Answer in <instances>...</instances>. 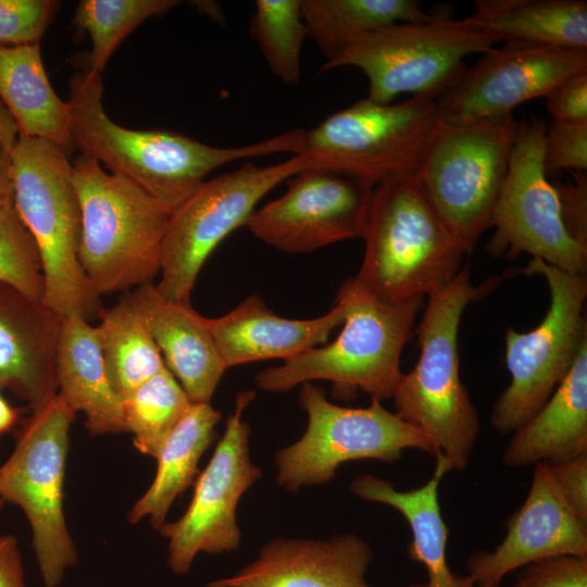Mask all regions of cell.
<instances>
[{
    "label": "cell",
    "mask_w": 587,
    "mask_h": 587,
    "mask_svg": "<svg viewBox=\"0 0 587 587\" xmlns=\"http://www.w3.org/2000/svg\"><path fill=\"white\" fill-rule=\"evenodd\" d=\"M75 416L58 394L33 407L13 452L0 467V497L25 513L46 587L59 586L78 560L63 511L68 433Z\"/></svg>",
    "instance_id": "cell-9"
},
{
    "label": "cell",
    "mask_w": 587,
    "mask_h": 587,
    "mask_svg": "<svg viewBox=\"0 0 587 587\" xmlns=\"http://www.w3.org/2000/svg\"><path fill=\"white\" fill-rule=\"evenodd\" d=\"M546 173L560 170L586 172L587 122H555L546 127L544 137Z\"/></svg>",
    "instance_id": "cell-36"
},
{
    "label": "cell",
    "mask_w": 587,
    "mask_h": 587,
    "mask_svg": "<svg viewBox=\"0 0 587 587\" xmlns=\"http://www.w3.org/2000/svg\"><path fill=\"white\" fill-rule=\"evenodd\" d=\"M57 394L86 416L91 435L126 432L122 401L105 371L97 326L78 315L62 319L55 362Z\"/></svg>",
    "instance_id": "cell-25"
},
{
    "label": "cell",
    "mask_w": 587,
    "mask_h": 587,
    "mask_svg": "<svg viewBox=\"0 0 587 587\" xmlns=\"http://www.w3.org/2000/svg\"><path fill=\"white\" fill-rule=\"evenodd\" d=\"M220 420L221 413L210 402L190 405L160 448L154 479L130 509L129 523L148 517L150 525L159 530L176 497L195 480L198 463L212 444Z\"/></svg>",
    "instance_id": "cell-28"
},
{
    "label": "cell",
    "mask_w": 587,
    "mask_h": 587,
    "mask_svg": "<svg viewBox=\"0 0 587 587\" xmlns=\"http://www.w3.org/2000/svg\"><path fill=\"white\" fill-rule=\"evenodd\" d=\"M346 309L335 307L322 316L295 320L275 314L258 295H251L220 317L207 319L226 369L267 359H291L323 345L342 325Z\"/></svg>",
    "instance_id": "cell-22"
},
{
    "label": "cell",
    "mask_w": 587,
    "mask_h": 587,
    "mask_svg": "<svg viewBox=\"0 0 587 587\" xmlns=\"http://www.w3.org/2000/svg\"><path fill=\"white\" fill-rule=\"evenodd\" d=\"M527 275L539 274L548 285L550 305L536 328L507 330L505 365L509 386L496 400L490 423L501 435L524 425L548 401L587 341L585 301L587 276L532 259Z\"/></svg>",
    "instance_id": "cell-10"
},
{
    "label": "cell",
    "mask_w": 587,
    "mask_h": 587,
    "mask_svg": "<svg viewBox=\"0 0 587 587\" xmlns=\"http://www.w3.org/2000/svg\"><path fill=\"white\" fill-rule=\"evenodd\" d=\"M11 203H13L11 153L0 141V205Z\"/></svg>",
    "instance_id": "cell-42"
},
{
    "label": "cell",
    "mask_w": 587,
    "mask_h": 587,
    "mask_svg": "<svg viewBox=\"0 0 587 587\" xmlns=\"http://www.w3.org/2000/svg\"><path fill=\"white\" fill-rule=\"evenodd\" d=\"M372 558L367 542L355 535L277 538L239 573L204 587H372L365 579Z\"/></svg>",
    "instance_id": "cell-19"
},
{
    "label": "cell",
    "mask_w": 587,
    "mask_h": 587,
    "mask_svg": "<svg viewBox=\"0 0 587 587\" xmlns=\"http://www.w3.org/2000/svg\"><path fill=\"white\" fill-rule=\"evenodd\" d=\"M0 282L42 301L45 280L40 254L13 203L0 205Z\"/></svg>",
    "instance_id": "cell-34"
},
{
    "label": "cell",
    "mask_w": 587,
    "mask_h": 587,
    "mask_svg": "<svg viewBox=\"0 0 587 587\" xmlns=\"http://www.w3.org/2000/svg\"><path fill=\"white\" fill-rule=\"evenodd\" d=\"M572 554L587 557V522L562 496L547 463L535 464L529 491L507 522V534L492 551L469 555L475 587H499L512 571L532 562Z\"/></svg>",
    "instance_id": "cell-18"
},
{
    "label": "cell",
    "mask_w": 587,
    "mask_h": 587,
    "mask_svg": "<svg viewBox=\"0 0 587 587\" xmlns=\"http://www.w3.org/2000/svg\"><path fill=\"white\" fill-rule=\"evenodd\" d=\"M435 460L430 478L421 487L398 490L386 479L363 474L352 479L350 490L364 500L395 508L407 520L412 533L408 555L421 563L427 575L425 583H413L408 587H475L472 576L452 572L447 561L448 527L441 514L438 490L452 467L440 454Z\"/></svg>",
    "instance_id": "cell-24"
},
{
    "label": "cell",
    "mask_w": 587,
    "mask_h": 587,
    "mask_svg": "<svg viewBox=\"0 0 587 587\" xmlns=\"http://www.w3.org/2000/svg\"><path fill=\"white\" fill-rule=\"evenodd\" d=\"M575 183L554 184L565 227L578 242L587 246V175L570 172Z\"/></svg>",
    "instance_id": "cell-39"
},
{
    "label": "cell",
    "mask_w": 587,
    "mask_h": 587,
    "mask_svg": "<svg viewBox=\"0 0 587 587\" xmlns=\"http://www.w3.org/2000/svg\"><path fill=\"white\" fill-rule=\"evenodd\" d=\"M140 312L168 371L192 403L210 402L227 370L216 349L208 317L190 302L163 298L154 285L127 294Z\"/></svg>",
    "instance_id": "cell-21"
},
{
    "label": "cell",
    "mask_w": 587,
    "mask_h": 587,
    "mask_svg": "<svg viewBox=\"0 0 587 587\" xmlns=\"http://www.w3.org/2000/svg\"><path fill=\"white\" fill-rule=\"evenodd\" d=\"M516 129L513 115L440 123L413 171L422 193L466 254L491 228Z\"/></svg>",
    "instance_id": "cell-7"
},
{
    "label": "cell",
    "mask_w": 587,
    "mask_h": 587,
    "mask_svg": "<svg viewBox=\"0 0 587 587\" xmlns=\"http://www.w3.org/2000/svg\"><path fill=\"white\" fill-rule=\"evenodd\" d=\"M515 587H587V557L563 554L526 564Z\"/></svg>",
    "instance_id": "cell-37"
},
{
    "label": "cell",
    "mask_w": 587,
    "mask_h": 587,
    "mask_svg": "<svg viewBox=\"0 0 587 587\" xmlns=\"http://www.w3.org/2000/svg\"><path fill=\"white\" fill-rule=\"evenodd\" d=\"M3 503H4V501L0 497V510H1L2 505H3Z\"/></svg>",
    "instance_id": "cell-45"
},
{
    "label": "cell",
    "mask_w": 587,
    "mask_h": 587,
    "mask_svg": "<svg viewBox=\"0 0 587 587\" xmlns=\"http://www.w3.org/2000/svg\"><path fill=\"white\" fill-rule=\"evenodd\" d=\"M498 42L464 18L430 13L362 36L322 70L360 68L369 80L367 98L376 103H391L402 93L436 100L462 75L467 55L484 54Z\"/></svg>",
    "instance_id": "cell-8"
},
{
    "label": "cell",
    "mask_w": 587,
    "mask_h": 587,
    "mask_svg": "<svg viewBox=\"0 0 587 587\" xmlns=\"http://www.w3.org/2000/svg\"><path fill=\"white\" fill-rule=\"evenodd\" d=\"M464 20L505 43L587 49L586 0H476Z\"/></svg>",
    "instance_id": "cell-27"
},
{
    "label": "cell",
    "mask_w": 587,
    "mask_h": 587,
    "mask_svg": "<svg viewBox=\"0 0 587 587\" xmlns=\"http://www.w3.org/2000/svg\"><path fill=\"white\" fill-rule=\"evenodd\" d=\"M545 98L552 121L587 122V72L563 80Z\"/></svg>",
    "instance_id": "cell-38"
},
{
    "label": "cell",
    "mask_w": 587,
    "mask_h": 587,
    "mask_svg": "<svg viewBox=\"0 0 587 587\" xmlns=\"http://www.w3.org/2000/svg\"><path fill=\"white\" fill-rule=\"evenodd\" d=\"M307 168H323L301 153L268 166L247 161L235 171L207 179L170 216L162 245L161 278L165 299L190 302L199 272L227 235L246 223L257 203L278 184Z\"/></svg>",
    "instance_id": "cell-11"
},
{
    "label": "cell",
    "mask_w": 587,
    "mask_h": 587,
    "mask_svg": "<svg viewBox=\"0 0 587 587\" xmlns=\"http://www.w3.org/2000/svg\"><path fill=\"white\" fill-rule=\"evenodd\" d=\"M495 284L474 286L466 263L451 283L427 297L415 329L419 361L402 374L392 396L396 413L429 439L452 471L465 470L480 433L477 410L460 377V323L466 307Z\"/></svg>",
    "instance_id": "cell-2"
},
{
    "label": "cell",
    "mask_w": 587,
    "mask_h": 587,
    "mask_svg": "<svg viewBox=\"0 0 587 587\" xmlns=\"http://www.w3.org/2000/svg\"><path fill=\"white\" fill-rule=\"evenodd\" d=\"M251 32L272 73L285 85L301 76L300 57L308 36L301 0H257Z\"/></svg>",
    "instance_id": "cell-33"
},
{
    "label": "cell",
    "mask_w": 587,
    "mask_h": 587,
    "mask_svg": "<svg viewBox=\"0 0 587 587\" xmlns=\"http://www.w3.org/2000/svg\"><path fill=\"white\" fill-rule=\"evenodd\" d=\"M440 123L435 99L413 96L380 104L365 98L305 132L304 152L321 159L324 170L374 188L413 172Z\"/></svg>",
    "instance_id": "cell-13"
},
{
    "label": "cell",
    "mask_w": 587,
    "mask_h": 587,
    "mask_svg": "<svg viewBox=\"0 0 587 587\" xmlns=\"http://www.w3.org/2000/svg\"><path fill=\"white\" fill-rule=\"evenodd\" d=\"M424 299L387 303L366 292L353 277L348 278L336 295L346 309L338 337L283 365L264 369L255 377L258 387L280 392L321 379L332 382L334 389L345 395L363 390L380 401L392 398L403 374L401 352Z\"/></svg>",
    "instance_id": "cell-6"
},
{
    "label": "cell",
    "mask_w": 587,
    "mask_h": 587,
    "mask_svg": "<svg viewBox=\"0 0 587 587\" xmlns=\"http://www.w3.org/2000/svg\"><path fill=\"white\" fill-rule=\"evenodd\" d=\"M79 201L80 266L100 297L151 283L160 273L170 210L134 182L79 154L72 163Z\"/></svg>",
    "instance_id": "cell-4"
},
{
    "label": "cell",
    "mask_w": 587,
    "mask_h": 587,
    "mask_svg": "<svg viewBox=\"0 0 587 587\" xmlns=\"http://www.w3.org/2000/svg\"><path fill=\"white\" fill-rule=\"evenodd\" d=\"M192 402L165 367L122 400L126 432L143 454L157 457L170 433Z\"/></svg>",
    "instance_id": "cell-31"
},
{
    "label": "cell",
    "mask_w": 587,
    "mask_h": 587,
    "mask_svg": "<svg viewBox=\"0 0 587 587\" xmlns=\"http://www.w3.org/2000/svg\"><path fill=\"white\" fill-rule=\"evenodd\" d=\"M587 454V341L548 401L513 432L501 460L510 467L555 465Z\"/></svg>",
    "instance_id": "cell-23"
},
{
    "label": "cell",
    "mask_w": 587,
    "mask_h": 587,
    "mask_svg": "<svg viewBox=\"0 0 587 587\" xmlns=\"http://www.w3.org/2000/svg\"><path fill=\"white\" fill-rule=\"evenodd\" d=\"M299 402L308 414L307 430L275 455L276 482L289 491L327 483L339 465L349 461L391 463L405 449L436 455L425 435L376 398L366 408H345L328 401L316 386L304 383Z\"/></svg>",
    "instance_id": "cell-12"
},
{
    "label": "cell",
    "mask_w": 587,
    "mask_h": 587,
    "mask_svg": "<svg viewBox=\"0 0 587 587\" xmlns=\"http://www.w3.org/2000/svg\"><path fill=\"white\" fill-rule=\"evenodd\" d=\"M18 137L16 123L0 100V141L11 152Z\"/></svg>",
    "instance_id": "cell-43"
},
{
    "label": "cell",
    "mask_w": 587,
    "mask_h": 587,
    "mask_svg": "<svg viewBox=\"0 0 587 587\" xmlns=\"http://www.w3.org/2000/svg\"><path fill=\"white\" fill-rule=\"evenodd\" d=\"M301 14L325 63L366 34L430 15L416 0H301Z\"/></svg>",
    "instance_id": "cell-29"
},
{
    "label": "cell",
    "mask_w": 587,
    "mask_h": 587,
    "mask_svg": "<svg viewBox=\"0 0 587 587\" xmlns=\"http://www.w3.org/2000/svg\"><path fill=\"white\" fill-rule=\"evenodd\" d=\"M361 238L365 250L353 279L387 303L442 289L466 254L422 193L413 172L394 175L372 189Z\"/></svg>",
    "instance_id": "cell-3"
},
{
    "label": "cell",
    "mask_w": 587,
    "mask_h": 587,
    "mask_svg": "<svg viewBox=\"0 0 587 587\" xmlns=\"http://www.w3.org/2000/svg\"><path fill=\"white\" fill-rule=\"evenodd\" d=\"M10 153L13 204L41 259L42 302L61 317L89 322L102 307L78 260L82 214L68 154L49 140L22 136Z\"/></svg>",
    "instance_id": "cell-5"
},
{
    "label": "cell",
    "mask_w": 587,
    "mask_h": 587,
    "mask_svg": "<svg viewBox=\"0 0 587 587\" xmlns=\"http://www.w3.org/2000/svg\"><path fill=\"white\" fill-rule=\"evenodd\" d=\"M98 328L109 382L121 401L165 367L137 307L125 295L102 309Z\"/></svg>",
    "instance_id": "cell-30"
},
{
    "label": "cell",
    "mask_w": 587,
    "mask_h": 587,
    "mask_svg": "<svg viewBox=\"0 0 587 587\" xmlns=\"http://www.w3.org/2000/svg\"><path fill=\"white\" fill-rule=\"evenodd\" d=\"M0 587H26L22 555L13 535H0Z\"/></svg>",
    "instance_id": "cell-41"
},
{
    "label": "cell",
    "mask_w": 587,
    "mask_h": 587,
    "mask_svg": "<svg viewBox=\"0 0 587 587\" xmlns=\"http://www.w3.org/2000/svg\"><path fill=\"white\" fill-rule=\"evenodd\" d=\"M180 4L178 0H82L73 25L86 32L91 50L84 58V68L102 74L120 43L147 18Z\"/></svg>",
    "instance_id": "cell-32"
},
{
    "label": "cell",
    "mask_w": 587,
    "mask_h": 587,
    "mask_svg": "<svg viewBox=\"0 0 587 587\" xmlns=\"http://www.w3.org/2000/svg\"><path fill=\"white\" fill-rule=\"evenodd\" d=\"M59 7L55 0H0V46L39 43Z\"/></svg>",
    "instance_id": "cell-35"
},
{
    "label": "cell",
    "mask_w": 587,
    "mask_h": 587,
    "mask_svg": "<svg viewBox=\"0 0 587 587\" xmlns=\"http://www.w3.org/2000/svg\"><path fill=\"white\" fill-rule=\"evenodd\" d=\"M547 124L538 118L517 123L505 179L494 214L486 250L494 257L533 259L586 275L587 246L567 232L557 188L544 166Z\"/></svg>",
    "instance_id": "cell-14"
},
{
    "label": "cell",
    "mask_w": 587,
    "mask_h": 587,
    "mask_svg": "<svg viewBox=\"0 0 587 587\" xmlns=\"http://www.w3.org/2000/svg\"><path fill=\"white\" fill-rule=\"evenodd\" d=\"M74 148L145 189L172 213L215 168L237 160L275 153L301 154L305 130L275 135L239 147H213L183 134L129 129L114 123L102 105L101 74L87 68L68 82Z\"/></svg>",
    "instance_id": "cell-1"
},
{
    "label": "cell",
    "mask_w": 587,
    "mask_h": 587,
    "mask_svg": "<svg viewBox=\"0 0 587 587\" xmlns=\"http://www.w3.org/2000/svg\"><path fill=\"white\" fill-rule=\"evenodd\" d=\"M587 72V49L505 43L492 48L436 99L439 120L466 124L512 115L520 104L546 97Z\"/></svg>",
    "instance_id": "cell-16"
},
{
    "label": "cell",
    "mask_w": 587,
    "mask_h": 587,
    "mask_svg": "<svg viewBox=\"0 0 587 587\" xmlns=\"http://www.w3.org/2000/svg\"><path fill=\"white\" fill-rule=\"evenodd\" d=\"M18 419L20 411L11 407L0 395V435L12 429Z\"/></svg>",
    "instance_id": "cell-44"
},
{
    "label": "cell",
    "mask_w": 587,
    "mask_h": 587,
    "mask_svg": "<svg viewBox=\"0 0 587 587\" xmlns=\"http://www.w3.org/2000/svg\"><path fill=\"white\" fill-rule=\"evenodd\" d=\"M372 187L324 168L287 179L279 198L254 210L246 226L264 243L289 253L361 238Z\"/></svg>",
    "instance_id": "cell-17"
},
{
    "label": "cell",
    "mask_w": 587,
    "mask_h": 587,
    "mask_svg": "<svg viewBox=\"0 0 587 587\" xmlns=\"http://www.w3.org/2000/svg\"><path fill=\"white\" fill-rule=\"evenodd\" d=\"M253 390L238 392L235 411L223 437L195 483L192 499L183 514L160 528L168 539V565L176 574L190 571L199 552L218 554L237 549L241 539L236 508L242 495L257 482L261 470L252 464L250 428L242 413L254 398Z\"/></svg>",
    "instance_id": "cell-15"
},
{
    "label": "cell",
    "mask_w": 587,
    "mask_h": 587,
    "mask_svg": "<svg viewBox=\"0 0 587 587\" xmlns=\"http://www.w3.org/2000/svg\"><path fill=\"white\" fill-rule=\"evenodd\" d=\"M0 100L18 136L46 139L68 155L73 152L68 103L49 82L39 43L0 46Z\"/></svg>",
    "instance_id": "cell-26"
},
{
    "label": "cell",
    "mask_w": 587,
    "mask_h": 587,
    "mask_svg": "<svg viewBox=\"0 0 587 587\" xmlns=\"http://www.w3.org/2000/svg\"><path fill=\"white\" fill-rule=\"evenodd\" d=\"M548 466L567 504L587 522V454Z\"/></svg>",
    "instance_id": "cell-40"
},
{
    "label": "cell",
    "mask_w": 587,
    "mask_h": 587,
    "mask_svg": "<svg viewBox=\"0 0 587 587\" xmlns=\"http://www.w3.org/2000/svg\"><path fill=\"white\" fill-rule=\"evenodd\" d=\"M62 319L41 300L0 282V390L30 408L57 394Z\"/></svg>",
    "instance_id": "cell-20"
}]
</instances>
